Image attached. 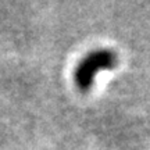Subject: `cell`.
<instances>
[{"instance_id": "1", "label": "cell", "mask_w": 150, "mask_h": 150, "mask_svg": "<svg viewBox=\"0 0 150 150\" xmlns=\"http://www.w3.org/2000/svg\"><path fill=\"white\" fill-rule=\"evenodd\" d=\"M117 64V56L110 50H95L76 65L74 79L81 91H88L93 83L95 75L102 70L112 68Z\"/></svg>"}]
</instances>
